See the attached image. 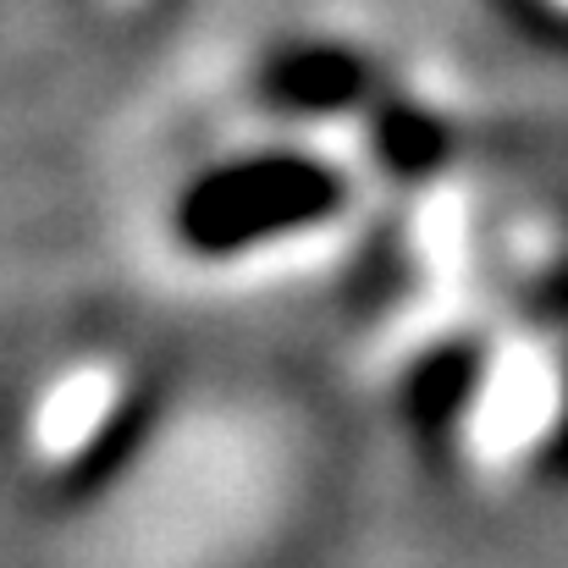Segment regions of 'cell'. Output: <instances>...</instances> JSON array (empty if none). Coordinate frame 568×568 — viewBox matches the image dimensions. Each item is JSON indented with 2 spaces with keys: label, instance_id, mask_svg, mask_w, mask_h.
<instances>
[{
  "label": "cell",
  "instance_id": "obj_1",
  "mask_svg": "<svg viewBox=\"0 0 568 568\" xmlns=\"http://www.w3.org/2000/svg\"><path fill=\"white\" fill-rule=\"evenodd\" d=\"M326 178L315 172H248V178H226L210 193L193 199V226L204 237H237V232H260L276 221H293L304 210H315L326 189Z\"/></svg>",
  "mask_w": 568,
  "mask_h": 568
},
{
  "label": "cell",
  "instance_id": "obj_5",
  "mask_svg": "<svg viewBox=\"0 0 568 568\" xmlns=\"http://www.w3.org/2000/svg\"><path fill=\"white\" fill-rule=\"evenodd\" d=\"M558 6H564V11H568V0H558Z\"/></svg>",
  "mask_w": 568,
  "mask_h": 568
},
{
  "label": "cell",
  "instance_id": "obj_4",
  "mask_svg": "<svg viewBox=\"0 0 568 568\" xmlns=\"http://www.w3.org/2000/svg\"><path fill=\"white\" fill-rule=\"evenodd\" d=\"M116 6H133V0H116Z\"/></svg>",
  "mask_w": 568,
  "mask_h": 568
},
{
  "label": "cell",
  "instance_id": "obj_3",
  "mask_svg": "<svg viewBox=\"0 0 568 568\" xmlns=\"http://www.w3.org/2000/svg\"><path fill=\"white\" fill-rule=\"evenodd\" d=\"M111 414H116V376L100 365L72 371L39 408V453H50V458L83 453V442H94Z\"/></svg>",
  "mask_w": 568,
  "mask_h": 568
},
{
  "label": "cell",
  "instance_id": "obj_2",
  "mask_svg": "<svg viewBox=\"0 0 568 568\" xmlns=\"http://www.w3.org/2000/svg\"><path fill=\"white\" fill-rule=\"evenodd\" d=\"M552 419V365L530 348L508 354L503 371H497V392L491 403L480 408V453H508V447H525L541 425Z\"/></svg>",
  "mask_w": 568,
  "mask_h": 568
}]
</instances>
